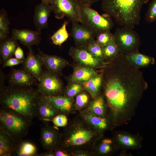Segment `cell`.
<instances>
[{
    "label": "cell",
    "instance_id": "obj_1",
    "mask_svg": "<svg viewBox=\"0 0 156 156\" xmlns=\"http://www.w3.org/2000/svg\"><path fill=\"white\" fill-rule=\"evenodd\" d=\"M40 93L32 87L10 85L0 88L1 107L32 120L36 116Z\"/></svg>",
    "mask_w": 156,
    "mask_h": 156
},
{
    "label": "cell",
    "instance_id": "obj_2",
    "mask_svg": "<svg viewBox=\"0 0 156 156\" xmlns=\"http://www.w3.org/2000/svg\"><path fill=\"white\" fill-rule=\"evenodd\" d=\"M149 0H102L103 10L122 27L133 29L139 24L143 5Z\"/></svg>",
    "mask_w": 156,
    "mask_h": 156
},
{
    "label": "cell",
    "instance_id": "obj_3",
    "mask_svg": "<svg viewBox=\"0 0 156 156\" xmlns=\"http://www.w3.org/2000/svg\"><path fill=\"white\" fill-rule=\"evenodd\" d=\"M31 120L14 112L0 107V128L8 133L16 142L27 134Z\"/></svg>",
    "mask_w": 156,
    "mask_h": 156
},
{
    "label": "cell",
    "instance_id": "obj_4",
    "mask_svg": "<svg viewBox=\"0 0 156 156\" xmlns=\"http://www.w3.org/2000/svg\"><path fill=\"white\" fill-rule=\"evenodd\" d=\"M126 86L118 77L110 79L106 83L105 95L109 107L114 112L121 110L128 102L129 92Z\"/></svg>",
    "mask_w": 156,
    "mask_h": 156
},
{
    "label": "cell",
    "instance_id": "obj_5",
    "mask_svg": "<svg viewBox=\"0 0 156 156\" xmlns=\"http://www.w3.org/2000/svg\"><path fill=\"white\" fill-rule=\"evenodd\" d=\"M81 14V24L95 33L97 35L110 31L113 27L111 17L105 13L100 14L91 7L79 6Z\"/></svg>",
    "mask_w": 156,
    "mask_h": 156
},
{
    "label": "cell",
    "instance_id": "obj_6",
    "mask_svg": "<svg viewBox=\"0 0 156 156\" xmlns=\"http://www.w3.org/2000/svg\"><path fill=\"white\" fill-rule=\"evenodd\" d=\"M51 5L56 18L66 16L70 21L82 23L80 6L75 0H52Z\"/></svg>",
    "mask_w": 156,
    "mask_h": 156
},
{
    "label": "cell",
    "instance_id": "obj_7",
    "mask_svg": "<svg viewBox=\"0 0 156 156\" xmlns=\"http://www.w3.org/2000/svg\"><path fill=\"white\" fill-rule=\"evenodd\" d=\"M113 34L118 51L130 52L135 51L138 46L139 36L133 29L122 27L117 29Z\"/></svg>",
    "mask_w": 156,
    "mask_h": 156
},
{
    "label": "cell",
    "instance_id": "obj_8",
    "mask_svg": "<svg viewBox=\"0 0 156 156\" xmlns=\"http://www.w3.org/2000/svg\"><path fill=\"white\" fill-rule=\"evenodd\" d=\"M37 89L40 94L46 96H58L62 91V83L54 73L46 71L43 73Z\"/></svg>",
    "mask_w": 156,
    "mask_h": 156
},
{
    "label": "cell",
    "instance_id": "obj_9",
    "mask_svg": "<svg viewBox=\"0 0 156 156\" xmlns=\"http://www.w3.org/2000/svg\"><path fill=\"white\" fill-rule=\"evenodd\" d=\"M72 24L71 34L77 47L84 48L94 40L97 34L79 23L71 21Z\"/></svg>",
    "mask_w": 156,
    "mask_h": 156
},
{
    "label": "cell",
    "instance_id": "obj_10",
    "mask_svg": "<svg viewBox=\"0 0 156 156\" xmlns=\"http://www.w3.org/2000/svg\"><path fill=\"white\" fill-rule=\"evenodd\" d=\"M11 38L19 40L29 49L34 45H38L41 39V31L27 29H14L12 30Z\"/></svg>",
    "mask_w": 156,
    "mask_h": 156
},
{
    "label": "cell",
    "instance_id": "obj_11",
    "mask_svg": "<svg viewBox=\"0 0 156 156\" xmlns=\"http://www.w3.org/2000/svg\"><path fill=\"white\" fill-rule=\"evenodd\" d=\"M69 54L76 61L85 67L94 69L102 65L101 60L84 48L71 47Z\"/></svg>",
    "mask_w": 156,
    "mask_h": 156
},
{
    "label": "cell",
    "instance_id": "obj_12",
    "mask_svg": "<svg viewBox=\"0 0 156 156\" xmlns=\"http://www.w3.org/2000/svg\"><path fill=\"white\" fill-rule=\"evenodd\" d=\"M23 64L24 69L32 75L39 82L43 74L42 60L38 55H36L31 49H29Z\"/></svg>",
    "mask_w": 156,
    "mask_h": 156
},
{
    "label": "cell",
    "instance_id": "obj_13",
    "mask_svg": "<svg viewBox=\"0 0 156 156\" xmlns=\"http://www.w3.org/2000/svg\"><path fill=\"white\" fill-rule=\"evenodd\" d=\"M52 11V10L50 4L42 3L36 6L33 22L38 30L41 31L48 27V20Z\"/></svg>",
    "mask_w": 156,
    "mask_h": 156
},
{
    "label": "cell",
    "instance_id": "obj_14",
    "mask_svg": "<svg viewBox=\"0 0 156 156\" xmlns=\"http://www.w3.org/2000/svg\"><path fill=\"white\" fill-rule=\"evenodd\" d=\"M9 79L11 85L21 87H32L36 79L24 69H13L10 75Z\"/></svg>",
    "mask_w": 156,
    "mask_h": 156
},
{
    "label": "cell",
    "instance_id": "obj_15",
    "mask_svg": "<svg viewBox=\"0 0 156 156\" xmlns=\"http://www.w3.org/2000/svg\"><path fill=\"white\" fill-rule=\"evenodd\" d=\"M58 113L52 107L47 97L40 94L36 116L40 120L47 122L52 120Z\"/></svg>",
    "mask_w": 156,
    "mask_h": 156
},
{
    "label": "cell",
    "instance_id": "obj_16",
    "mask_svg": "<svg viewBox=\"0 0 156 156\" xmlns=\"http://www.w3.org/2000/svg\"><path fill=\"white\" fill-rule=\"evenodd\" d=\"M39 51L38 55L42 60L43 65L49 72L54 73H59L68 64L67 61L61 57L45 54L40 49Z\"/></svg>",
    "mask_w": 156,
    "mask_h": 156
},
{
    "label": "cell",
    "instance_id": "obj_17",
    "mask_svg": "<svg viewBox=\"0 0 156 156\" xmlns=\"http://www.w3.org/2000/svg\"><path fill=\"white\" fill-rule=\"evenodd\" d=\"M93 133L89 130L79 127L75 129L71 134L65 140L66 146H79L89 141L93 137Z\"/></svg>",
    "mask_w": 156,
    "mask_h": 156
},
{
    "label": "cell",
    "instance_id": "obj_18",
    "mask_svg": "<svg viewBox=\"0 0 156 156\" xmlns=\"http://www.w3.org/2000/svg\"><path fill=\"white\" fill-rule=\"evenodd\" d=\"M58 139V134L55 129L48 126L41 129L40 142L46 151H52L57 146Z\"/></svg>",
    "mask_w": 156,
    "mask_h": 156
},
{
    "label": "cell",
    "instance_id": "obj_19",
    "mask_svg": "<svg viewBox=\"0 0 156 156\" xmlns=\"http://www.w3.org/2000/svg\"><path fill=\"white\" fill-rule=\"evenodd\" d=\"M46 97L51 106L58 113L64 114L71 108L72 101L70 98L60 95Z\"/></svg>",
    "mask_w": 156,
    "mask_h": 156
},
{
    "label": "cell",
    "instance_id": "obj_20",
    "mask_svg": "<svg viewBox=\"0 0 156 156\" xmlns=\"http://www.w3.org/2000/svg\"><path fill=\"white\" fill-rule=\"evenodd\" d=\"M16 142L7 132L0 128V156H12Z\"/></svg>",
    "mask_w": 156,
    "mask_h": 156
},
{
    "label": "cell",
    "instance_id": "obj_21",
    "mask_svg": "<svg viewBox=\"0 0 156 156\" xmlns=\"http://www.w3.org/2000/svg\"><path fill=\"white\" fill-rule=\"evenodd\" d=\"M97 75L93 68L85 66L77 67L74 69L70 79L73 83L83 84Z\"/></svg>",
    "mask_w": 156,
    "mask_h": 156
},
{
    "label": "cell",
    "instance_id": "obj_22",
    "mask_svg": "<svg viewBox=\"0 0 156 156\" xmlns=\"http://www.w3.org/2000/svg\"><path fill=\"white\" fill-rule=\"evenodd\" d=\"M37 148L33 143L23 141L16 143L12 155L17 156H37Z\"/></svg>",
    "mask_w": 156,
    "mask_h": 156
},
{
    "label": "cell",
    "instance_id": "obj_23",
    "mask_svg": "<svg viewBox=\"0 0 156 156\" xmlns=\"http://www.w3.org/2000/svg\"><path fill=\"white\" fill-rule=\"evenodd\" d=\"M1 44L0 55L2 60L4 62L14 55L18 46L17 40L11 38H8Z\"/></svg>",
    "mask_w": 156,
    "mask_h": 156
},
{
    "label": "cell",
    "instance_id": "obj_24",
    "mask_svg": "<svg viewBox=\"0 0 156 156\" xmlns=\"http://www.w3.org/2000/svg\"><path fill=\"white\" fill-rule=\"evenodd\" d=\"M102 81L101 76L97 75L83 84V89L88 92L93 98L95 99L100 90Z\"/></svg>",
    "mask_w": 156,
    "mask_h": 156
},
{
    "label": "cell",
    "instance_id": "obj_25",
    "mask_svg": "<svg viewBox=\"0 0 156 156\" xmlns=\"http://www.w3.org/2000/svg\"><path fill=\"white\" fill-rule=\"evenodd\" d=\"M68 23V21H65L61 27L51 36V40L54 44L60 46L68 38L69 34L66 29Z\"/></svg>",
    "mask_w": 156,
    "mask_h": 156
},
{
    "label": "cell",
    "instance_id": "obj_26",
    "mask_svg": "<svg viewBox=\"0 0 156 156\" xmlns=\"http://www.w3.org/2000/svg\"><path fill=\"white\" fill-rule=\"evenodd\" d=\"M90 112L96 115L102 116L104 112L105 105L103 98L100 96L95 99L88 108Z\"/></svg>",
    "mask_w": 156,
    "mask_h": 156
},
{
    "label": "cell",
    "instance_id": "obj_27",
    "mask_svg": "<svg viewBox=\"0 0 156 156\" xmlns=\"http://www.w3.org/2000/svg\"><path fill=\"white\" fill-rule=\"evenodd\" d=\"M85 119L94 126L99 129H103L107 126L105 118L96 116L91 113L83 114Z\"/></svg>",
    "mask_w": 156,
    "mask_h": 156
},
{
    "label": "cell",
    "instance_id": "obj_28",
    "mask_svg": "<svg viewBox=\"0 0 156 156\" xmlns=\"http://www.w3.org/2000/svg\"><path fill=\"white\" fill-rule=\"evenodd\" d=\"M128 57L135 64L139 66L147 65L154 61L153 58L138 53H131Z\"/></svg>",
    "mask_w": 156,
    "mask_h": 156
},
{
    "label": "cell",
    "instance_id": "obj_29",
    "mask_svg": "<svg viewBox=\"0 0 156 156\" xmlns=\"http://www.w3.org/2000/svg\"><path fill=\"white\" fill-rule=\"evenodd\" d=\"M84 49L101 60L105 58L103 47L99 45L95 40L89 43Z\"/></svg>",
    "mask_w": 156,
    "mask_h": 156
},
{
    "label": "cell",
    "instance_id": "obj_30",
    "mask_svg": "<svg viewBox=\"0 0 156 156\" xmlns=\"http://www.w3.org/2000/svg\"><path fill=\"white\" fill-rule=\"evenodd\" d=\"M103 48L105 57L107 58L114 57L118 51L114 38Z\"/></svg>",
    "mask_w": 156,
    "mask_h": 156
},
{
    "label": "cell",
    "instance_id": "obj_31",
    "mask_svg": "<svg viewBox=\"0 0 156 156\" xmlns=\"http://www.w3.org/2000/svg\"><path fill=\"white\" fill-rule=\"evenodd\" d=\"M145 19L146 22L148 23L156 21V0H152L149 3Z\"/></svg>",
    "mask_w": 156,
    "mask_h": 156
},
{
    "label": "cell",
    "instance_id": "obj_32",
    "mask_svg": "<svg viewBox=\"0 0 156 156\" xmlns=\"http://www.w3.org/2000/svg\"><path fill=\"white\" fill-rule=\"evenodd\" d=\"M96 40V42L102 47L107 44L114 38V34L110 31H106L98 34Z\"/></svg>",
    "mask_w": 156,
    "mask_h": 156
},
{
    "label": "cell",
    "instance_id": "obj_33",
    "mask_svg": "<svg viewBox=\"0 0 156 156\" xmlns=\"http://www.w3.org/2000/svg\"><path fill=\"white\" fill-rule=\"evenodd\" d=\"M83 88L82 84L78 83H73L66 88L65 92V96L71 98L80 92Z\"/></svg>",
    "mask_w": 156,
    "mask_h": 156
},
{
    "label": "cell",
    "instance_id": "obj_34",
    "mask_svg": "<svg viewBox=\"0 0 156 156\" xmlns=\"http://www.w3.org/2000/svg\"><path fill=\"white\" fill-rule=\"evenodd\" d=\"M10 22L6 11L2 9L0 11V30L9 34Z\"/></svg>",
    "mask_w": 156,
    "mask_h": 156
},
{
    "label": "cell",
    "instance_id": "obj_35",
    "mask_svg": "<svg viewBox=\"0 0 156 156\" xmlns=\"http://www.w3.org/2000/svg\"><path fill=\"white\" fill-rule=\"evenodd\" d=\"M88 101V97L86 94H79L76 97V106L78 109L81 108L87 103Z\"/></svg>",
    "mask_w": 156,
    "mask_h": 156
},
{
    "label": "cell",
    "instance_id": "obj_36",
    "mask_svg": "<svg viewBox=\"0 0 156 156\" xmlns=\"http://www.w3.org/2000/svg\"><path fill=\"white\" fill-rule=\"evenodd\" d=\"M55 126L57 127H63L67 124V119L64 114H59L56 116L52 120Z\"/></svg>",
    "mask_w": 156,
    "mask_h": 156
},
{
    "label": "cell",
    "instance_id": "obj_37",
    "mask_svg": "<svg viewBox=\"0 0 156 156\" xmlns=\"http://www.w3.org/2000/svg\"><path fill=\"white\" fill-rule=\"evenodd\" d=\"M118 138L120 142L125 146H132L136 145L135 140L129 136L120 134L118 135Z\"/></svg>",
    "mask_w": 156,
    "mask_h": 156
},
{
    "label": "cell",
    "instance_id": "obj_38",
    "mask_svg": "<svg viewBox=\"0 0 156 156\" xmlns=\"http://www.w3.org/2000/svg\"><path fill=\"white\" fill-rule=\"evenodd\" d=\"M112 140L109 139L103 140L99 148L100 152L102 154H106L111 150Z\"/></svg>",
    "mask_w": 156,
    "mask_h": 156
},
{
    "label": "cell",
    "instance_id": "obj_39",
    "mask_svg": "<svg viewBox=\"0 0 156 156\" xmlns=\"http://www.w3.org/2000/svg\"><path fill=\"white\" fill-rule=\"evenodd\" d=\"M24 60H20L16 58H10L5 61L3 64V68L11 67L14 66L23 64Z\"/></svg>",
    "mask_w": 156,
    "mask_h": 156
},
{
    "label": "cell",
    "instance_id": "obj_40",
    "mask_svg": "<svg viewBox=\"0 0 156 156\" xmlns=\"http://www.w3.org/2000/svg\"><path fill=\"white\" fill-rule=\"evenodd\" d=\"M79 6L91 7L93 4L99 0H75Z\"/></svg>",
    "mask_w": 156,
    "mask_h": 156
},
{
    "label": "cell",
    "instance_id": "obj_41",
    "mask_svg": "<svg viewBox=\"0 0 156 156\" xmlns=\"http://www.w3.org/2000/svg\"><path fill=\"white\" fill-rule=\"evenodd\" d=\"M15 58L20 60H24L23 51V49L20 47L18 46L16 49L14 53Z\"/></svg>",
    "mask_w": 156,
    "mask_h": 156
},
{
    "label": "cell",
    "instance_id": "obj_42",
    "mask_svg": "<svg viewBox=\"0 0 156 156\" xmlns=\"http://www.w3.org/2000/svg\"><path fill=\"white\" fill-rule=\"evenodd\" d=\"M55 156H68V154L64 150L61 149L56 150L54 153Z\"/></svg>",
    "mask_w": 156,
    "mask_h": 156
},
{
    "label": "cell",
    "instance_id": "obj_43",
    "mask_svg": "<svg viewBox=\"0 0 156 156\" xmlns=\"http://www.w3.org/2000/svg\"><path fill=\"white\" fill-rule=\"evenodd\" d=\"M8 34L5 32L0 30V41L1 43L8 38Z\"/></svg>",
    "mask_w": 156,
    "mask_h": 156
},
{
    "label": "cell",
    "instance_id": "obj_44",
    "mask_svg": "<svg viewBox=\"0 0 156 156\" xmlns=\"http://www.w3.org/2000/svg\"><path fill=\"white\" fill-rule=\"evenodd\" d=\"M37 156H55L54 153L52 151H47L46 152L41 153L40 154H38Z\"/></svg>",
    "mask_w": 156,
    "mask_h": 156
},
{
    "label": "cell",
    "instance_id": "obj_45",
    "mask_svg": "<svg viewBox=\"0 0 156 156\" xmlns=\"http://www.w3.org/2000/svg\"><path fill=\"white\" fill-rule=\"evenodd\" d=\"M42 3L47 4H51L52 0H41Z\"/></svg>",
    "mask_w": 156,
    "mask_h": 156
},
{
    "label": "cell",
    "instance_id": "obj_46",
    "mask_svg": "<svg viewBox=\"0 0 156 156\" xmlns=\"http://www.w3.org/2000/svg\"><path fill=\"white\" fill-rule=\"evenodd\" d=\"M77 155V156H86L87 155L86 154L84 153H79L78 154H77V155Z\"/></svg>",
    "mask_w": 156,
    "mask_h": 156
}]
</instances>
